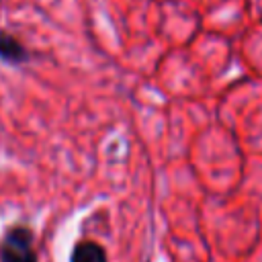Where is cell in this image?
Listing matches in <instances>:
<instances>
[{
    "instance_id": "7a4b0ae2",
    "label": "cell",
    "mask_w": 262,
    "mask_h": 262,
    "mask_svg": "<svg viewBox=\"0 0 262 262\" xmlns=\"http://www.w3.org/2000/svg\"><path fill=\"white\" fill-rule=\"evenodd\" d=\"M70 262H108V260H106V252L102 250L100 244H96L92 239H82L74 246Z\"/></svg>"
},
{
    "instance_id": "3957f363",
    "label": "cell",
    "mask_w": 262,
    "mask_h": 262,
    "mask_svg": "<svg viewBox=\"0 0 262 262\" xmlns=\"http://www.w3.org/2000/svg\"><path fill=\"white\" fill-rule=\"evenodd\" d=\"M27 49L20 45V41L4 31H0V59L8 63H23L27 61Z\"/></svg>"
},
{
    "instance_id": "6da1fadb",
    "label": "cell",
    "mask_w": 262,
    "mask_h": 262,
    "mask_svg": "<svg viewBox=\"0 0 262 262\" xmlns=\"http://www.w3.org/2000/svg\"><path fill=\"white\" fill-rule=\"evenodd\" d=\"M33 237V231L25 225L10 227L0 244V262H39Z\"/></svg>"
}]
</instances>
